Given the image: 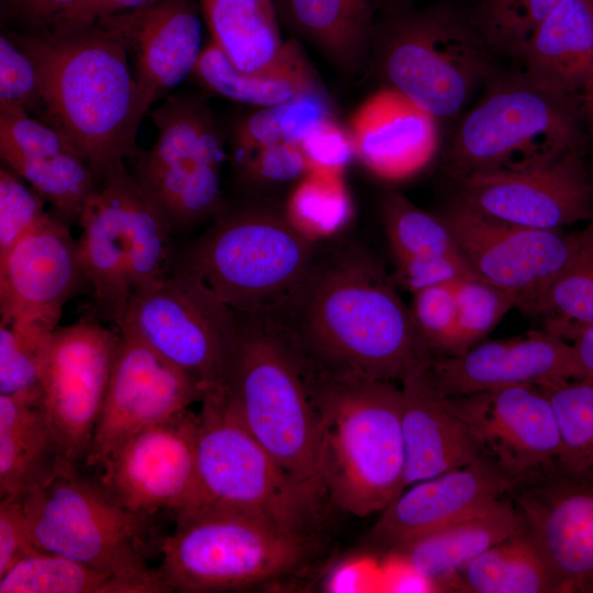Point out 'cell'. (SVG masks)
<instances>
[{
  "label": "cell",
  "instance_id": "obj_1",
  "mask_svg": "<svg viewBox=\"0 0 593 593\" xmlns=\"http://www.w3.org/2000/svg\"><path fill=\"white\" fill-rule=\"evenodd\" d=\"M268 315L318 372L401 383L434 358L392 278L365 253L317 256Z\"/></svg>",
  "mask_w": 593,
  "mask_h": 593
},
{
  "label": "cell",
  "instance_id": "obj_2",
  "mask_svg": "<svg viewBox=\"0 0 593 593\" xmlns=\"http://www.w3.org/2000/svg\"><path fill=\"white\" fill-rule=\"evenodd\" d=\"M135 11L71 30L9 33L33 60L45 104L43 122L57 128L98 178L135 159L149 105L127 63Z\"/></svg>",
  "mask_w": 593,
  "mask_h": 593
},
{
  "label": "cell",
  "instance_id": "obj_3",
  "mask_svg": "<svg viewBox=\"0 0 593 593\" xmlns=\"http://www.w3.org/2000/svg\"><path fill=\"white\" fill-rule=\"evenodd\" d=\"M237 314L225 400L318 510L327 497L323 438L304 359L270 315Z\"/></svg>",
  "mask_w": 593,
  "mask_h": 593
},
{
  "label": "cell",
  "instance_id": "obj_4",
  "mask_svg": "<svg viewBox=\"0 0 593 593\" xmlns=\"http://www.w3.org/2000/svg\"><path fill=\"white\" fill-rule=\"evenodd\" d=\"M305 366L321 422L327 497L357 517L382 512L404 485L401 387Z\"/></svg>",
  "mask_w": 593,
  "mask_h": 593
},
{
  "label": "cell",
  "instance_id": "obj_5",
  "mask_svg": "<svg viewBox=\"0 0 593 593\" xmlns=\"http://www.w3.org/2000/svg\"><path fill=\"white\" fill-rule=\"evenodd\" d=\"M467 9L451 0L383 10L370 66L439 122L461 115L502 69Z\"/></svg>",
  "mask_w": 593,
  "mask_h": 593
},
{
  "label": "cell",
  "instance_id": "obj_6",
  "mask_svg": "<svg viewBox=\"0 0 593 593\" xmlns=\"http://www.w3.org/2000/svg\"><path fill=\"white\" fill-rule=\"evenodd\" d=\"M582 126L575 97L501 69L457 122L447 171L454 179L545 164L581 149Z\"/></svg>",
  "mask_w": 593,
  "mask_h": 593
},
{
  "label": "cell",
  "instance_id": "obj_7",
  "mask_svg": "<svg viewBox=\"0 0 593 593\" xmlns=\"http://www.w3.org/2000/svg\"><path fill=\"white\" fill-rule=\"evenodd\" d=\"M176 517L157 569L167 592L251 588L295 571L310 553L307 533L257 514L201 507Z\"/></svg>",
  "mask_w": 593,
  "mask_h": 593
},
{
  "label": "cell",
  "instance_id": "obj_8",
  "mask_svg": "<svg viewBox=\"0 0 593 593\" xmlns=\"http://www.w3.org/2000/svg\"><path fill=\"white\" fill-rule=\"evenodd\" d=\"M317 256L316 243L283 212L246 205L225 208L179 265L236 313L268 314L305 279Z\"/></svg>",
  "mask_w": 593,
  "mask_h": 593
},
{
  "label": "cell",
  "instance_id": "obj_9",
  "mask_svg": "<svg viewBox=\"0 0 593 593\" xmlns=\"http://www.w3.org/2000/svg\"><path fill=\"white\" fill-rule=\"evenodd\" d=\"M78 240L97 306L114 323L136 293L171 270V235L125 164L98 178Z\"/></svg>",
  "mask_w": 593,
  "mask_h": 593
},
{
  "label": "cell",
  "instance_id": "obj_10",
  "mask_svg": "<svg viewBox=\"0 0 593 593\" xmlns=\"http://www.w3.org/2000/svg\"><path fill=\"white\" fill-rule=\"evenodd\" d=\"M75 466L65 465L22 500L36 547L118 578L165 588L145 559L146 517L124 508L100 483L81 478Z\"/></svg>",
  "mask_w": 593,
  "mask_h": 593
},
{
  "label": "cell",
  "instance_id": "obj_11",
  "mask_svg": "<svg viewBox=\"0 0 593 593\" xmlns=\"http://www.w3.org/2000/svg\"><path fill=\"white\" fill-rule=\"evenodd\" d=\"M157 139L135 158L134 177L170 234L215 219L224 209V144L203 99L168 96L152 113Z\"/></svg>",
  "mask_w": 593,
  "mask_h": 593
},
{
  "label": "cell",
  "instance_id": "obj_12",
  "mask_svg": "<svg viewBox=\"0 0 593 593\" xmlns=\"http://www.w3.org/2000/svg\"><path fill=\"white\" fill-rule=\"evenodd\" d=\"M195 469V499L188 510L247 512L304 533L317 512L238 421L223 391L206 394L197 413Z\"/></svg>",
  "mask_w": 593,
  "mask_h": 593
},
{
  "label": "cell",
  "instance_id": "obj_13",
  "mask_svg": "<svg viewBox=\"0 0 593 593\" xmlns=\"http://www.w3.org/2000/svg\"><path fill=\"white\" fill-rule=\"evenodd\" d=\"M115 325L193 378L206 394L224 391L238 314L191 270L178 264L133 295Z\"/></svg>",
  "mask_w": 593,
  "mask_h": 593
},
{
  "label": "cell",
  "instance_id": "obj_14",
  "mask_svg": "<svg viewBox=\"0 0 593 593\" xmlns=\"http://www.w3.org/2000/svg\"><path fill=\"white\" fill-rule=\"evenodd\" d=\"M119 344L118 329L86 318L48 335L41 403L65 459L74 465L89 452Z\"/></svg>",
  "mask_w": 593,
  "mask_h": 593
},
{
  "label": "cell",
  "instance_id": "obj_15",
  "mask_svg": "<svg viewBox=\"0 0 593 593\" xmlns=\"http://www.w3.org/2000/svg\"><path fill=\"white\" fill-rule=\"evenodd\" d=\"M438 214L477 277L512 292L517 309L537 316L547 289L572 253L575 233L505 223L456 199Z\"/></svg>",
  "mask_w": 593,
  "mask_h": 593
},
{
  "label": "cell",
  "instance_id": "obj_16",
  "mask_svg": "<svg viewBox=\"0 0 593 593\" xmlns=\"http://www.w3.org/2000/svg\"><path fill=\"white\" fill-rule=\"evenodd\" d=\"M454 181V199L505 223L562 231L593 216V183L580 149L545 164L474 174Z\"/></svg>",
  "mask_w": 593,
  "mask_h": 593
},
{
  "label": "cell",
  "instance_id": "obj_17",
  "mask_svg": "<svg viewBox=\"0 0 593 593\" xmlns=\"http://www.w3.org/2000/svg\"><path fill=\"white\" fill-rule=\"evenodd\" d=\"M197 413L190 409L150 425L99 466L100 484L127 511L145 516L190 508L197 492Z\"/></svg>",
  "mask_w": 593,
  "mask_h": 593
},
{
  "label": "cell",
  "instance_id": "obj_18",
  "mask_svg": "<svg viewBox=\"0 0 593 593\" xmlns=\"http://www.w3.org/2000/svg\"><path fill=\"white\" fill-rule=\"evenodd\" d=\"M118 331L120 344L85 460L91 467L100 466L134 434L201 403L206 394L200 383L139 337Z\"/></svg>",
  "mask_w": 593,
  "mask_h": 593
},
{
  "label": "cell",
  "instance_id": "obj_19",
  "mask_svg": "<svg viewBox=\"0 0 593 593\" xmlns=\"http://www.w3.org/2000/svg\"><path fill=\"white\" fill-rule=\"evenodd\" d=\"M447 401L482 455L517 482L558 469L557 419L539 385L499 388Z\"/></svg>",
  "mask_w": 593,
  "mask_h": 593
},
{
  "label": "cell",
  "instance_id": "obj_20",
  "mask_svg": "<svg viewBox=\"0 0 593 593\" xmlns=\"http://www.w3.org/2000/svg\"><path fill=\"white\" fill-rule=\"evenodd\" d=\"M85 286L78 242L66 221L47 212L0 258L1 323L52 332Z\"/></svg>",
  "mask_w": 593,
  "mask_h": 593
},
{
  "label": "cell",
  "instance_id": "obj_21",
  "mask_svg": "<svg viewBox=\"0 0 593 593\" xmlns=\"http://www.w3.org/2000/svg\"><path fill=\"white\" fill-rule=\"evenodd\" d=\"M510 496L558 593H593V480L556 469L517 482Z\"/></svg>",
  "mask_w": 593,
  "mask_h": 593
},
{
  "label": "cell",
  "instance_id": "obj_22",
  "mask_svg": "<svg viewBox=\"0 0 593 593\" xmlns=\"http://www.w3.org/2000/svg\"><path fill=\"white\" fill-rule=\"evenodd\" d=\"M430 370L440 391L449 398L581 379L572 344L545 328L482 340L460 355L434 357Z\"/></svg>",
  "mask_w": 593,
  "mask_h": 593
},
{
  "label": "cell",
  "instance_id": "obj_23",
  "mask_svg": "<svg viewBox=\"0 0 593 593\" xmlns=\"http://www.w3.org/2000/svg\"><path fill=\"white\" fill-rule=\"evenodd\" d=\"M517 481L482 456L462 468L405 488L373 524L369 538L392 550L512 493Z\"/></svg>",
  "mask_w": 593,
  "mask_h": 593
},
{
  "label": "cell",
  "instance_id": "obj_24",
  "mask_svg": "<svg viewBox=\"0 0 593 593\" xmlns=\"http://www.w3.org/2000/svg\"><path fill=\"white\" fill-rule=\"evenodd\" d=\"M439 121L399 91L369 96L349 123L355 156L376 176L407 178L425 167L439 146Z\"/></svg>",
  "mask_w": 593,
  "mask_h": 593
},
{
  "label": "cell",
  "instance_id": "obj_25",
  "mask_svg": "<svg viewBox=\"0 0 593 593\" xmlns=\"http://www.w3.org/2000/svg\"><path fill=\"white\" fill-rule=\"evenodd\" d=\"M405 452L403 490L418 481L468 466L483 455L438 388L430 363L401 382Z\"/></svg>",
  "mask_w": 593,
  "mask_h": 593
},
{
  "label": "cell",
  "instance_id": "obj_26",
  "mask_svg": "<svg viewBox=\"0 0 593 593\" xmlns=\"http://www.w3.org/2000/svg\"><path fill=\"white\" fill-rule=\"evenodd\" d=\"M525 530L510 495L407 540L389 551L422 574L434 591L460 592V571L475 557Z\"/></svg>",
  "mask_w": 593,
  "mask_h": 593
},
{
  "label": "cell",
  "instance_id": "obj_27",
  "mask_svg": "<svg viewBox=\"0 0 593 593\" xmlns=\"http://www.w3.org/2000/svg\"><path fill=\"white\" fill-rule=\"evenodd\" d=\"M200 7L157 0L135 11V79L150 105L192 74L201 54Z\"/></svg>",
  "mask_w": 593,
  "mask_h": 593
},
{
  "label": "cell",
  "instance_id": "obj_28",
  "mask_svg": "<svg viewBox=\"0 0 593 593\" xmlns=\"http://www.w3.org/2000/svg\"><path fill=\"white\" fill-rule=\"evenodd\" d=\"M278 15L340 72L370 66L382 0H275Z\"/></svg>",
  "mask_w": 593,
  "mask_h": 593
},
{
  "label": "cell",
  "instance_id": "obj_29",
  "mask_svg": "<svg viewBox=\"0 0 593 593\" xmlns=\"http://www.w3.org/2000/svg\"><path fill=\"white\" fill-rule=\"evenodd\" d=\"M517 61L534 81L577 98L593 76V0H563L534 31Z\"/></svg>",
  "mask_w": 593,
  "mask_h": 593
},
{
  "label": "cell",
  "instance_id": "obj_30",
  "mask_svg": "<svg viewBox=\"0 0 593 593\" xmlns=\"http://www.w3.org/2000/svg\"><path fill=\"white\" fill-rule=\"evenodd\" d=\"M67 463L41 399L0 394V499L23 500Z\"/></svg>",
  "mask_w": 593,
  "mask_h": 593
},
{
  "label": "cell",
  "instance_id": "obj_31",
  "mask_svg": "<svg viewBox=\"0 0 593 593\" xmlns=\"http://www.w3.org/2000/svg\"><path fill=\"white\" fill-rule=\"evenodd\" d=\"M206 90L233 101L270 107L322 89L300 45L290 41L283 57L273 66L257 72H240L222 51L208 42L192 71Z\"/></svg>",
  "mask_w": 593,
  "mask_h": 593
},
{
  "label": "cell",
  "instance_id": "obj_32",
  "mask_svg": "<svg viewBox=\"0 0 593 593\" xmlns=\"http://www.w3.org/2000/svg\"><path fill=\"white\" fill-rule=\"evenodd\" d=\"M211 41L240 72L273 66L289 48L275 0H198Z\"/></svg>",
  "mask_w": 593,
  "mask_h": 593
},
{
  "label": "cell",
  "instance_id": "obj_33",
  "mask_svg": "<svg viewBox=\"0 0 593 593\" xmlns=\"http://www.w3.org/2000/svg\"><path fill=\"white\" fill-rule=\"evenodd\" d=\"M459 578L460 592L558 593L546 558L526 530L480 553Z\"/></svg>",
  "mask_w": 593,
  "mask_h": 593
},
{
  "label": "cell",
  "instance_id": "obj_34",
  "mask_svg": "<svg viewBox=\"0 0 593 593\" xmlns=\"http://www.w3.org/2000/svg\"><path fill=\"white\" fill-rule=\"evenodd\" d=\"M156 581L114 577L68 557L37 550L0 575V593H158Z\"/></svg>",
  "mask_w": 593,
  "mask_h": 593
},
{
  "label": "cell",
  "instance_id": "obj_35",
  "mask_svg": "<svg viewBox=\"0 0 593 593\" xmlns=\"http://www.w3.org/2000/svg\"><path fill=\"white\" fill-rule=\"evenodd\" d=\"M537 316L545 329L568 342L593 324V222L575 233L572 253L547 289Z\"/></svg>",
  "mask_w": 593,
  "mask_h": 593
},
{
  "label": "cell",
  "instance_id": "obj_36",
  "mask_svg": "<svg viewBox=\"0 0 593 593\" xmlns=\"http://www.w3.org/2000/svg\"><path fill=\"white\" fill-rule=\"evenodd\" d=\"M0 155L7 167L53 204L57 215L67 223L79 222L87 199L98 182L92 168L79 154L30 156L0 149Z\"/></svg>",
  "mask_w": 593,
  "mask_h": 593
},
{
  "label": "cell",
  "instance_id": "obj_37",
  "mask_svg": "<svg viewBox=\"0 0 593 593\" xmlns=\"http://www.w3.org/2000/svg\"><path fill=\"white\" fill-rule=\"evenodd\" d=\"M331 118H334L331 100L323 89L260 108L240 119L232 128V155L273 144H300L309 132Z\"/></svg>",
  "mask_w": 593,
  "mask_h": 593
},
{
  "label": "cell",
  "instance_id": "obj_38",
  "mask_svg": "<svg viewBox=\"0 0 593 593\" xmlns=\"http://www.w3.org/2000/svg\"><path fill=\"white\" fill-rule=\"evenodd\" d=\"M283 213L314 243L338 234L353 216V202L343 175L309 171L296 182Z\"/></svg>",
  "mask_w": 593,
  "mask_h": 593
},
{
  "label": "cell",
  "instance_id": "obj_39",
  "mask_svg": "<svg viewBox=\"0 0 593 593\" xmlns=\"http://www.w3.org/2000/svg\"><path fill=\"white\" fill-rule=\"evenodd\" d=\"M539 387L549 398L557 419L558 470L593 480V384L573 380Z\"/></svg>",
  "mask_w": 593,
  "mask_h": 593
},
{
  "label": "cell",
  "instance_id": "obj_40",
  "mask_svg": "<svg viewBox=\"0 0 593 593\" xmlns=\"http://www.w3.org/2000/svg\"><path fill=\"white\" fill-rule=\"evenodd\" d=\"M381 217L395 260L415 256H462L441 216L418 208L401 193L393 192L383 199Z\"/></svg>",
  "mask_w": 593,
  "mask_h": 593
},
{
  "label": "cell",
  "instance_id": "obj_41",
  "mask_svg": "<svg viewBox=\"0 0 593 593\" xmlns=\"http://www.w3.org/2000/svg\"><path fill=\"white\" fill-rule=\"evenodd\" d=\"M563 0H471L470 21L495 56L518 60L537 26Z\"/></svg>",
  "mask_w": 593,
  "mask_h": 593
},
{
  "label": "cell",
  "instance_id": "obj_42",
  "mask_svg": "<svg viewBox=\"0 0 593 593\" xmlns=\"http://www.w3.org/2000/svg\"><path fill=\"white\" fill-rule=\"evenodd\" d=\"M457 324L450 353L460 355L484 340L486 335L512 310L517 309V298L480 278L456 282Z\"/></svg>",
  "mask_w": 593,
  "mask_h": 593
},
{
  "label": "cell",
  "instance_id": "obj_43",
  "mask_svg": "<svg viewBox=\"0 0 593 593\" xmlns=\"http://www.w3.org/2000/svg\"><path fill=\"white\" fill-rule=\"evenodd\" d=\"M51 332L0 323V394L41 399V376Z\"/></svg>",
  "mask_w": 593,
  "mask_h": 593
},
{
  "label": "cell",
  "instance_id": "obj_44",
  "mask_svg": "<svg viewBox=\"0 0 593 593\" xmlns=\"http://www.w3.org/2000/svg\"><path fill=\"white\" fill-rule=\"evenodd\" d=\"M233 165L239 181L249 188L298 182L309 172L303 152L296 143L262 146L233 156Z\"/></svg>",
  "mask_w": 593,
  "mask_h": 593
},
{
  "label": "cell",
  "instance_id": "obj_45",
  "mask_svg": "<svg viewBox=\"0 0 593 593\" xmlns=\"http://www.w3.org/2000/svg\"><path fill=\"white\" fill-rule=\"evenodd\" d=\"M44 199L9 167L0 169V258L46 214Z\"/></svg>",
  "mask_w": 593,
  "mask_h": 593
},
{
  "label": "cell",
  "instance_id": "obj_46",
  "mask_svg": "<svg viewBox=\"0 0 593 593\" xmlns=\"http://www.w3.org/2000/svg\"><path fill=\"white\" fill-rule=\"evenodd\" d=\"M0 105H16L42 119L45 104L36 67L9 33L0 36Z\"/></svg>",
  "mask_w": 593,
  "mask_h": 593
},
{
  "label": "cell",
  "instance_id": "obj_47",
  "mask_svg": "<svg viewBox=\"0 0 593 593\" xmlns=\"http://www.w3.org/2000/svg\"><path fill=\"white\" fill-rule=\"evenodd\" d=\"M411 310L433 356H448L457 324L456 282L413 293Z\"/></svg>",
  "mask_w": 593,
  "mask_h": 593
},
{
  "label": "cell",
  "instance_id": "obj_48",
  "mask_svg": "<svg viewBox=\"0 0 593 593\" xmlns=\"http://www.w3.org/2000/svg\"><path fill=\"white\" fill-rule=\"evenodd\" d=\"M0 149L30 156L78 154L57 128L31 118L26 110L16 105H0Z\"/></svg>",
  "mask_w": 593,
  "mask_h": 593
},
{
  "label": "cell",
  "instance_id": "obj_49",
  "mask_svg": "<svg viewBox=\"0 0 593 593\" xmlns=\"http://www.w3.org/2000/svg\"><path fill=\"white\" fill-rule=\"evenodd\" d=\"M392 280L412 294L421 290L478 278L463 256H415L395 260Z\"/></svg>",
  "mask_w": 593,
  "mask_h": 593
},
{
  "label": "cell",
  "instance_id": "obj_50",
  "mask_svg": "<svg viewBox=\"0 0 593 593\" xmlns=\"http://www.w3.org/2000/svg\"><path fill=\"white\" fill-rule=\"evenodd\" d=\"M309 171L343 175L355 156L354 143L348 128L335 118L316 125L300 142Z\"/></svg>",
  "mask_w": 593,
  "mask_h": 593
},
{
  "label": "cell",
  "instance_id": "obj_51",
  "mask_svg": "<svg viewBox=\"0 0 593 593\" xmlns=\"http://www.w3.org/2000/svg\"><path fill=\"white\" fill-rule=\"evenodd\" d=\"M37 550L22 500L0 499V575Z\"/></svg>",
  "mask_w": 593,
  "mask_h": 593
},
{
  "label": "cell",
  "instance_id": "obj_52",
  "mask_svg": "<svg viewBox=\"0 0 593 593\" xmlns=\"http://www.w3.org/2000/svg\"><path fill=\"white\" fill-rule=\"evenodd\" d=\"M157 0H76L66 10L54 16L47 26L53 31H71L122 13L148 7Z\"/></svg>",
  "mask_w": 593,
  "mask_h": 593
},
{
  "label": "cell",
  "instance_id": "obj_53",
  "mask_svg": "<svg viewBox=\"0 0 593 593\" xmlns=\"http://www.w3.org/2000/svg\"><path fill=\"white\" fill-rule=\"evenodd\" d=\"M76 0H7L4 3L13 13L37 25L47 23L70 7Z\"/></svg>",
  "mask_w": 593,
  "mask_h": 593
},
{
  "label": "cell",
  "instance_id": "obj_54",
  "mask_svg": "<svg viewBox=\"0 0 593 593\" xmlns=\"http://www.w3.org/2000/svg\"><path fill=\"white\" fill-rule=\"evenodd\" d=\"M581 369V379L593 384V324L581 328L570 342Z\"/></svg>",
  "mask_w": 593,
  "mask_h": 593
},
{
  "label": "cell",
  "instance_id": "obj_55",
  "mask_svg": "<svg viewBox=\"0 0 593 593\" xmlns=\"http://www.w3.org/2000/svg\"><path fill=\"white\" fill-rule=\"evenodd\" d=\"M360 577L358 568L351 566L338 567L328 580V589L334 592H351L359 586Z\"/></svg>",
  "mask_w": 593,
  "mask_h": 593
},
{
  "label": "cell",
  "instance_id": "obj_56",
  "mask_svg": "<svg viewBox=\"0 0 593 593\" xmlns=\"http://www.w3.org/2000/svg\"><path fill=\"white\" fill-rule=\"evenodd\" d=\"M577 104L582 125L593 135V76L577 94Z\"/></svg>",
  "mask_w": 593,
  "mask_h": 593
},
{
  "label": "cell",
  "instance_id": "obj_57",
  "mask_svg": "<svg viewBox=\"0 0 593 593\" xmlns=\"http://www.w3.org/2000/svg\"><path fill=\"white\" fill-rule=\"evenodd\" d=\"M416 0H382V9H381V11L389 10V9H394V8L413 5V3Z\"/></svg>",
  "mask_w": 593,
  "mask_h": 593
},
{
  "label": "cell",
  "instance_id": "obj_58",
  "mask_svg": "<svg viewBox=\"0 0 593 593\" xmlns=\"http://www.w3.org/2000/svg\"><path fill=\"white\" fill-rule=\"evenodd\" d=\"M7 2V0H1V3L4 4Z\"/></svg>",
  "mask_w": 593,
  "mask_h": 593
}]
</instances>
